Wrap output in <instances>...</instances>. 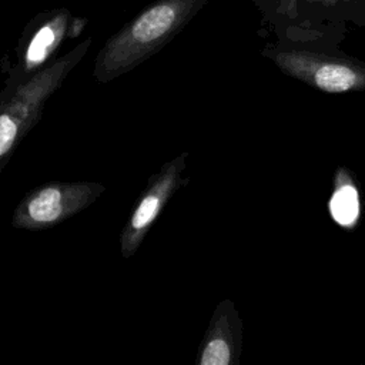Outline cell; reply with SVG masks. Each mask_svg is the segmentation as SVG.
I'll return each mask as SVG.
<instances>
[{
    "mask_svg": "<svg viewBox=\"0 0 365 365\" xmlns=\"http://www.w3.org/2000/svg\"><path fill=\"white\" fill-rule=\"evenodd\" d=\"M207 0H155L114 33L94 60L93 77L108 83L165 47L205 6Z\"/></svg>",
    "mask_w": 365,
    "mask_h": 365,
    "instance_id": "1",
    "label": "cell"
},
{
    "mask_svg": "<svg viewBox=\"0 0 365 365\" xmlns=\"http://www.w3.org/2000/svg\"><path fill=\"white\" fill-rule=\"evenodd\" d=\"M90 46L91 37H87L66 54L53 58L29 80L1 94L4 100L0 103V174L19 143L41 118L47 100L83 60Z\"/></svg>",
    "mask_w": 365,
    "mask_h": 365,
    "instance_id": "2",
    "label": "cell"
},
{
    "mask_svg": "<svg viewBox=\"0 0 365 365\" xmlns=\"http://www.w3.org/2000/svg\"><path fill=\"white\" fill-rule=\"evenodd\" d=\"M106 187L93 181H50L30 190L11 215L14 228L41 231L90 207Z\"/></svg>",
    "mask_w": 365,
    "mask_h": 365,
    "instance_id": "3",
    "label": "cell"
},
{
    "mask_svg": "<svg viewBox=\"0 0 365 365\" xmlns=\"http://www.w3.org/2000/svg\"><path fill=\"white\" fill-rule=\"evenodd\" d=\"M74 17L66 7H56L36 14L24 27L19 46L17 63L11 68L4 93L29 80L53 58L66 37H71Z\"/></svg>",
    "mask_w": 365,
    "mask_h": 365,
    "instance_id": "4",
    "label": "cell"
},
{
    "mask_svg": "<svg viewBox=\"0 0 365 365\" xmlns=\"http://www.w3.org/2000/svg\"><path fill=\"white\" fill-rule=\"evenodd\" d=\"M187 157V151L181 153L163 164L161 168L148 178L144 191L120 234V254L123 258H130L137 252L148 230L153 227L170 198L187 182V180L182 178Z\"/></svg>",
    "mask_w": 365,
    "mask_h": 365,
    "instance_id": "5",
    "label": "cell"
},
{
    "mask_svg": "<svg viewBox=\"0 0 365 365\" xmlns=\"http://www.w3.org/2000/svg\"><path fill=\"white\" fill-rule=\"evenodd\" d=\"M277 61L284 70L328 93H345L365 86V71L345 63L321 60L299 53L279 54Z\"/></svg>",
    "mask_w": 365,
    "mask_h": 365,
    "instance_id": "6",
    "label": "cell"
},
{
    "mask_svg": "<svg viewBox=\"0 0 365 365\" xmlns=\"http://www.w3.org/2000/svg\"><path fill=\"white\" fill-rule=\"evenodd\" d=\"M237 315L230 301L221 302L198 349L197 365H230L237 354Z\"/></svg>",
    "mask_w": 365,
    "mask_h": 365,
    "instance_id": "7",
    "label": "cell"
},
{
    "mask_svg": "<svg viewBox=\"0 0 365 365\" xmlns=\"http://www.w3.org/2000/svg\"><path fill=\"white\" fill-rule=\"evenodd\" d=\"M331 214L341 225H351L355 222L359 212L358 194L351 184H341L329 202Z\"/></svg>",
    "mask_w": 365,
    "mask_h": 365,
    "instance_id": "8",
    "label": "cell"
},
{
    "mask_svg": "<svg viewBox=\"0 0 365 365\" xmlns=\"http://www.w3.org/2000/svg\"><path fill=\"white\" fill-rule=\"evenodd\" d=\"M297 0H277V6L279 11H285V13H292L295 9Z\"/></svg>",
    "mask_w": 365,
    "mask_h": 365,
    "instance_id": "9",
    "label": "cell"
},
{
    "mask_svg": "<svg viewBox=\"0 0 365 365\" xmlns=\"http://www.w3.org/2000/svg\"><path fill=\"white\" fill-rule=\"evenodd\" d=\"M322 4H325V6H332V4H335V3H338L339 0H319Z\"/></svg>",
    "mask_w": 365,
    "mask_h": 365,
    "instance_id": "10",
    "label": "cell"
},
{
    "mask_svg": "<svg viewBox=\"0 0 365 365\" xmlns=\"http://www.w3.org/2000/svg\"><path fill=\"white\" fill-rule=\"evenodd\" d=\"M1 1H3V0H0V3H1Z\"/></svg>",
    "mask_w": 365,
    "mask_h": 365,
    "instance_id": "11",
    "label": "cell"
}]
</instances>
